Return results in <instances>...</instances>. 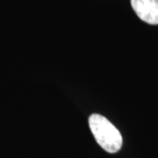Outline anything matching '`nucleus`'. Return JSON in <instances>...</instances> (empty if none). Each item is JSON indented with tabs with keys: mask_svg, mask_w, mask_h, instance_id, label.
<instances>
[{
	"mask_svg": "<svg viewBox=\"0 0 158 158\" xmlns=\"http://www.w3.org/2000/svg\"><path fill=\"white\" fill-rule=\"evenodd\" d=\"M131 5L142 21L158 25V0H131Z\"/></svg>",
	"mask_w": 158,
	"mask_h": 158,
	"instance_id": "nucleus-2",
	"label": "nucleus"
},
{
	"mask_svg": "<svg viewBox=\"0 0 158 158\" xmlns=\"http://www.w3.org/2000/svg\"><path fill=\"white\" fill-rule=\"evenodd\" d=\"M89 126L95 140L104 150L116 153L121 148L122 136L106 117L97 113L90 115Z\"/></svg>",
	"mask_w": 158,
	"mask_h": 158,
	"instance_id": "nucleus-1",
	"label": "nucleus"
}]
</instances>
